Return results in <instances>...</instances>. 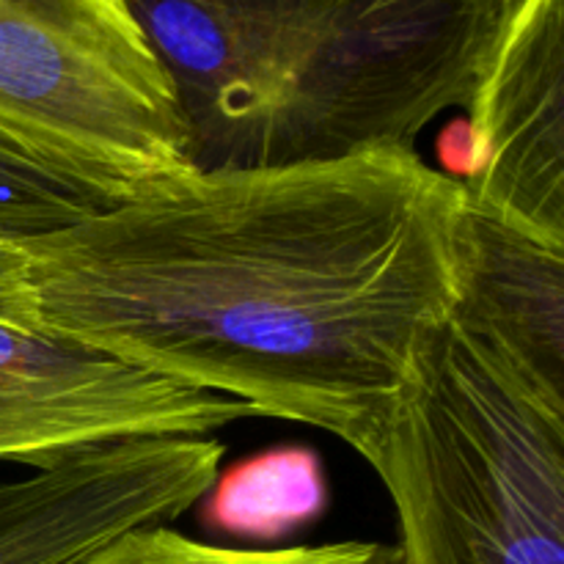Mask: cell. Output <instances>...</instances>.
Returning a JSON list of instances; mask_svg holds the SVG:
<instances>
[{
  "mask_svg": "<svg viewBox=\"0 0 564 564\" xmlns=\"http://www.w3.org/2000/svg\"><path fill=\"white\" fill-rule=\"evenodd\" d=\"M463 204L416 149L191 169L25 248L33 328L367 457L452 317Z\"/></svg>",
  "mask_w": 564,
  "mask_h": 564,
  "instance_id": "cell-1",
  "label": "cell"
},
{
  "mask_svg": "<svg viewBox=\"0 0 564 564\" xmlns=\"http://www.w3.org/2000/svg\"><path fill=\"white\" fill-rule=\"evenodd\" d=\"M516 0H130L196 171L413 149L468 108Z\"/></svg>",
  "mask_w": 564,
  "mask_h": 564,
  "instance_id": "cell-2",
  "label": "cell"
},
{
  "mask_svg": "<svg viewBox=\"0 0 564 564\" xmlns=\"http://www.w3.org/2000/svg\"><path fill=\"white\" fill-rule=\"evenodd\" d=\"M0 135L113 204L193 169L130 0H0Z\"/></svg>",
  "mask_w": 564,
  "mask_h": 564,
  "instance_id": "cell-3",
  "label": "cell"
},
{
  "mask_svg": "<svg viewBox=\"0 0 564 564\" xmlns=\"http://www.w3.org/2000/svg\"><path fill=\"white\" fill-rule=\"evenodd\" d=\"M259 416L108 352L0 319V463L47 468L138 438H207Z\"/></svg>",
  "mask_w": 564,
  "mask_h": 564,
  "instance_id": "cell-4",
  "label": "cell"
},
{
  "mask_svg": "<svg viewBox=\"0 0 564 564\" xmlns=\"http://www.w3.org/2000/svg\"><path fill=\"white\" fill-rule=\"evenodd\" d=\"M218 438L97 446L0 482V564H75L119 534L163 527L209 496Z\"/></svg>",
  "mask_w": 564,
  "mask_h": 564,
  "instance_id": "cell-5",
  "label": "cell"
},
{
  "mask_svg": "<svg viewBox=\"0 0 564 564\" xmlns=\"http://www.w3.org/2000/svg\"><path fill=\"white\" fill-rule=\"evenodd\" d=\"M466 110V202L564 246V0L512 3Z\"/></svg>",
  "mask_w": 564,
  "mask_h": 564,
  "instance_id": "cell-6",
  "label": "cell"
},
{
  "mask_svg": "<svg viewBox=\"0 0 564 564\" xmlns=\"http://www.w3.org/2000/svg\"><path fill=\"white\" fill-rule=\"evenodd\" d=\"M452 317L564 394V246L466 202Z\"/></svg>",
  "mask_w": 564,
  "mask_h": 564,
  "instance_id": "cell-7",
  "label": "cell"
},
{
  "mask_svg": "<svg viewBox=\"0 0 564 564\" xmlns=\"http://www.w3.org/2000/svg\"><path fill=\"white\" fill-rule=\"evenodd\" d=\"M207 518L242 538L273 540L317 518L325 505L323 468L308 449H275L215 479Z\"/></svg>",
  "mask_w": 564,
  "mask_h": 564,
  "instance_id": "cell-8",
  "label": "cell"
},
{
  "mask_svg": "<svg viewBox=\"0 0 564 564\" xmlns=\"http://www.w3.org/2000/svg\"><path fill=\"white\" fill-rule=\"evenodd\" d=\"M75 564H400L397 545L341 540L286 549H231L204 543L163 527H141L119 534Z\"/></svg>",
  "mask_w": 564,
  "mask_h": 564,
  "instance_id": "cell-9",
  "label": "cell"
},
{
  "mask_svg": "<svg viewBox=\"0 0 564 564\" xmlns=\"http://www.w3.org/2000/svg\"><path fill=\"white\" fill-rule=\"evenodd\" d=\"M113 202L0 135V242L28 248Z\"/></svg>",
  "mask_w": 564,
  "mask_h": 564,
  "instance_id": "cell-10",
  "label": "cell"
},
{
  "mask_svg": "<svg viewBox=\"0 0 564 564\" xmlns=\"http://www.w3.org/2000/svg\"><path fill=\"white\" fill-rule=\"evenodd\" d=\"M0 319L33 328L25 248L6 246V242H0Z\"/></svg>",
  "mask_w": 564,
  "mask_h": 564,
  "instance_id": "cell-11",
  "label": "cell"
}]
</instances>
